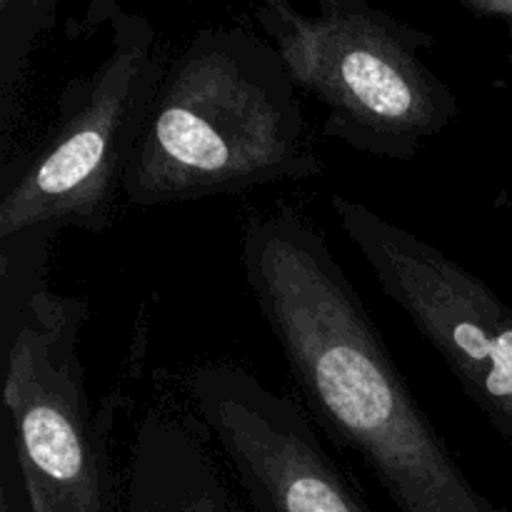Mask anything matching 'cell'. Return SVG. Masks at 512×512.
Masks as SVG:
<instances>
[{"label": "cell", "mask_w": 512, "mask_h": 512, "mask_svg": "<svg viewBox=\"0 0 512 512\" xmlns=\"http://www.w3.org/2000/svg\"><path fill=\"white\" fill-rule=\"evenodd\" d=\"M243 278L310 418L400 512H500L465 475L395 365L325 230L290 200L240 230Z\"/></svg>", "instance_id": "obj_1"}, {"label": "cell", "mask_w": 512, "mask_h": 512, "mask_svg": "<svg viewBox=\"0 0 512 512\" xmlns=\"http://www.w3.org/2000/svg\"><path fill=\"white\" fill-rule=\"evenodd\" d=\"M300 90L248 25L203 28L168 60L123 180L133 208L183 205L323 175Z\"/></svg>", "instance_id": "obj_2"}, {"label": "cell", "mask_w": 512, "mask_h": 512, "mask_svg": "<svg viewBox=\"0 0 512 512\" xmlns=\"http://www.w3.org/2000/svg\"><path fill=\"white\" fill-rule=\"evenodd\" d=\"M85 20L103 33V48L60 90L48 133L3 165L0 248L113 225L168 58L158 28L115 0H93Z\"/></svg>", "instance_id": "obj_3"}, {"label": "cell", "mask_w": 512, "mask_h": 512, "mask_svg": "<svg viewBox=\"0 0 512 512\" xmlns=\"http://www.w3.org/2000/svg\"><path fill=\"white\" fill-rule=\"evenodd\" d=\"M48 248L0 253L3 283V405L30 512H115L110 398L90 408L80 330L88 305L45 285Z\"/></svg>", "instance_id": "obj_4"}, {"label": "cell", "mask_w": 512, "mask_h": 512, "mask_svg": "<svg viewBox=\"0 0 512 512\" xmlns=\"http://www.w3.org/2000/svg\"><path fill=\"white\" fill-rule=\"evenodd\" d=\"M253 25L325 108V140L408 163L460 118V98L425 60L435 35L368 0H323L315 13L265 0Z\"/></svg>", "instance_id": "obj_5"}, {"label": "cell", "mask_w": 512, "mask_h": 512, "mask_svg": "<svg viewBox=\"0 0 512 512\" xmlns=\"http://www.w3.org/2000/svg\"><path fill=\"white\" fill-rule=\"evenodd\" d=\"M183 390L250 512H370L305 405L253 370L233 360L198 363Z\"/></svg>", "instance_id": "obj_6"}, {"label": "cell", "mask_w": 512, "mask_h": 512, "mask_svg": "<svg viewBox=\"0 0 512 512\" xmlns=\"http://www.w3.org/2000/svg\"><path fill=\"white\" fill-rule=\"evenodd\" d=\"M125 470V512H235L195 415L150 408L135 428Z\"/></svg>", "instance_id": "obj_7"}, {"label": "cell", "mask_w": 512, "mask_h": 512, "mask_svg": "<svg viewBox=\"0 0 512 512\" xmlns=\"http://www.w3.org/2000/svg\"><path fill=\"white\" fill-rule=\"evenodd\" d=\"M53 0H0V153L10 160L20 105H23L25 73L30 53L45 30L55 25Z\"/></svg>", "instance_id": "obj_8"}, {"label": "cell", "mask_w": 512, "mask_h": 512, "mask_svg": "<svg viewBox=\"0 0 512 512\" xmlns=\"http://www.w3.org/2000/svg\"><path fill=\"white\" fill-rule=\"evenodd\" d=\"M0 512H13V505H10V498H8V493H5L3 490V510Z\"/></svg>", "instance_id": "obj_9"}]
</instances>
